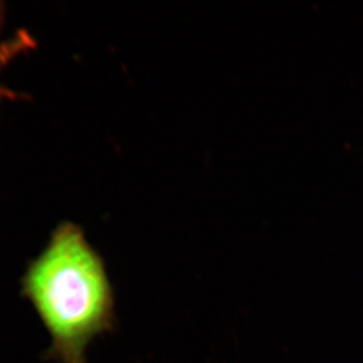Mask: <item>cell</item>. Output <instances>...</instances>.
<instances>
[{"instance_id": "7a4b0ae2", "label": "cell", "mask_w": 363, "mask_h": 363, "mask_svg": "<svg viewBox=\"0 0 363 363\" xmlns=\"http://www.w3.org/2000/svg\"><path fill=\"white\" fill-rule=\"evenodd\" d=\"M1 13L3 10L0 9V32H1V21H3ZM32 46H33V40L26 32H18L17 35L10 39H3L0 37V69L7 65L12 59L21 55ZM13 96L14 93L11 92L10 89H7L0 84V103L1 100Z\"/></svg>"}, {"instance_id": "6da1fadb", "label": "cell", "mask_w": 363, "mask_h": 363, "mask_svg": "<svg viewBox=\"0 0 363 363\" xmlns=\"http://www.w3.org/2000/svg\"><path fill=\"white\" fill-rule=\"evenodd\" d=\"M21 294L48 330L46 357L87 363L98 336L116 327V295L106 264L74 223H62L21 278Z\"/></svg>"}]
</instances>
